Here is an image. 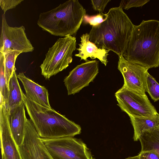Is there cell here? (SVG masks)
Returning <instances> with one entry per match:
<instances>
[{
	"label": "cell",
	"instance_id": "obj_1",
	"mask_svg": "<svg viewBox=\"0 0 159 159\" xmlns=\"http://www.w3.org/2000/svg\"><path fill=\"white\" fill-rule=\"evenodd\" d=\"M123 7L120 4L110 8L107 20L92 26L89 34L90 41L98 48L111 51L119 57L124 56L134 26Z\"/></svg>",
	"mask_w": 159,
	"mask_h": 159
},
{
	"label": "cell",
	"instance_id": "obj_2",
	"mask_svg": "<svg viewBox=\"0 0 159 159\" xmlns=\"http://www.w3.org/2000/svg\"><path fill=\"white\" fill-rule=\"evenodd\" d=\"M123 57L148 69L159 66V21L143 20L134 25Z\"/></svg>",
	"mask_w": 159,
	"mask_h": 159
},
{
	"label": "cell",
	"instance_id": "obj_3",
	"mask_svg": "<svg viewBox=\"0 0 159 159\" xmlns=\"http://www.w3.org/2000/svg\"><path fill=\"white\" fill-rule=\"evenodd\" d=\"M23 102L30 119L41 138L74 137L80 134V126L52 108L42 106L22 93Z\"/></svg>",
	"mask_w": 159,
	"mask_h": 159
},
{
	"label": "cell",
	"instance_id": "obj_4",
	"mask_svg": "<svg viewBox=\"0 0 159 159\" xmlns=\"http://www.w3.org/2000/svg\"><path fill=\"white\" fill-rule=\"evenodd\" d=\"M86 12L78 0H69L40 13L37 24L43 30L55 36H75Z\"/></svg>",
	"mask_w": 159,
	"mask_h": 159
},
{
	"label": "cell",
	"instance_id": "obj_5",
	"mask_svg": "<svg viewBox=\"0 0 159 159\" xmlns=\"http://www.w3.org/2000/svg\"><path fill=\"white\" fill-rule=\"evenodd\" d=\"M75 37L68 35L58 39L49 48L40 67L41 74L46 80L65 69L72 61L73 53L76 49Z\"/></svg>",
	"mask_w": 159,
	"mask_h": 159
},
{
	"label": "cell",
	"instance_id": "obj_6",
	"mask_svg": "<svg viewBox=\"0 0 159 159\" xmlns=\"http://www.w3.org/2000/svg\"><path fill=\"white\" fill-rule=\"evenodd\" d=\"M40 139L53 159H95L80 139L66 137Z\"/></svg>",
	"mask_w": 159,
	"mask_h": 159
},
{
	"label": "cell",
	"instance_id": "obj_7",
	"mask_svg": "<svg viewBox=\"0 0 159 159\" xmlns=\"http://www.w3.org/2000/svg\"><path fill=\"white\" fill-rule=\"evenodd\" d=\"M117 105L129 116L152 117L159 114L146 94L131 90L124 85L115 93Z\"/></svg>",
	"mask_w": 159,
	"mask_h": 159
},
{
	"label": "cell",
	"instance_id": "obj_8",
	"mask_svg": "<svg viewBox=\"0 0 159 159\" xmlns=\"http://www.w3.org/2000/svg\"><path fill=\"white\" fill-rule=\"evenodd\" d=\"M0 44V52L3 54L13 51L31 52L34 49L27 38L25 27L9 26L4 13L2 16Z\"/></svg>",
	"mask_w": 159,
	"mask_h": 159
},
{
	"label": "cell",
	"instance_id": "obj_9",
	"mask_svg": "<svg viewBox=\"0 0 159 159\" xmlns=\"http://www.w3.org/2000/svg\"><path fill=\"white\" fill-rule=\"evenodd\" d=\"M98 61H88L77 66L64 80L68 95L79 93L93 82L99 72Z\"/></svg>",
	"mask_w": 159,
	"mask_h": 159
},
{
	"label": "cell",
	"instance_id": "obj_10",
	"mask_svg": "<svg viewBox=\"0 0 159 159\" xmlns=\"http://www.w3.org/2000/svg\"><path fill=\"white\" fill-rule=\"evenodd\" d=\"M118 69L124 79V85L142 94H146L147 68L126 60L123 56L119 57Z\"/></svg>",
	"mask_w": 159,
	"mask_h": 159
},
{
	"label": "cell",
	"instance_id": "obj_11",
	"mask_svg": "<svg viewBox=\"0 0 159 159\" xmlns=\"http://www.w3.org/2000/svg\"><path fill=\"white\" fill-rule=\"evenodd\" d=\"M18 148L22 159H53L30 119H27L24 140Z\"/></svg>",
	"mask_w": 159,
	"mask_h": 159
},
{
	"label": "cell",
	"instance_id": "obj_12",
	"mask_svg": "<svg viewBox=\"0 0 159 159\" xmlns=\"http://www.w3.org/2000/svg\"><path fill=\"white\" fill-rule=\"evenodd\" d=\"M0 132L2 157L4 159H22L18 146L12 136L8 112L4 98L0 96Z\"/></svg>",
	"mask_w": 159,
	"mask_h": 159
},
{
	"label": "cell",
	"instance_id": "obj_13",
	"mask_svg": "<svg viewBox=\"0 0 159 159\" xmlns=\"http://www.w3.org/2000/svg\"><path fill=\"white\" fill-rule=\"evenodd\" d=\"M81 43L79 44V48L77 49L79 52L75 56L80 58V60L88 61L87 58L92 59H98L102 64L106 66L107 62V56L110 51L105 48H98L89 40V34H83L80 37Z\"/></svg>",
	"mask_w": 159,
	"mask_h": 159
},
{
	"label": "cell",
	"instance_id": "obj_14",
	"mask_svg": "<svg viewBox=\"0 0 159 159\" xmlns=\"http://www.w3.org/2000/svg\"><path fill=\"white\" fill-rule=\"evenodd\" d=\"M8 112L11 130L18 146L21 144L24 140L27 119L23 102Z\"/></svg>",
	"mask_w": 159,
	"mask_h": 159
},
{
	"label": "cell",
	"instance_id": "obj_15",
	"mask_svg": "<svg viewBox=\"0 0 159 159\" xmlns=\"http://www.w3.org/2000/svg\"><path fill=\"white\" fill-rule=\"evenodd\" d=\"M17 77L23 84L26 96L35 102L49 108L48 90L45 87L35 83L27 77L23 73H20Z\"/></svg>",
	"mask_w": 159,
	"mask_h": 159
},
{
	"label": "cell",
	"instance_id": "obj_16",
	"mask_svg": "<svg viewBox=\"0 0 159 159\" xmlns=\"http://www.w3.org/2000/svg\"><path fill=\"white\" fill-rule=\"evenodd\" d=\"M134 129V140H139L143 133L154 128L159 125V114L152 117H138L130 116Z\"/></svg>",
	"mask_w": 159,
	"mask_h": 159
},
{
	"label": "cell",
	"instance_id": "obj_17",
	"mask_svg": "<svg viewBox=\"0 0 159 159\" xmlns=\"http://www.w3.org/2000/svg\"><path fill=\"white\" fill-rule=\"evenodd\" d=\"M17 75L14 71L9 80V95L7 103L6 105L8 111L23 102L22 91L17 80Z\"/></svg>",
	"mask_w": 159,
	"mask_h": 159
},
{
	"label": "cell",
	"instance_id": "obj_18",
	"mask_svg": "<svg viewBox=\"0 0 159 159\" xmlns=\"http://www.w3.org/2000/svg\"><path fill=\"white\" fill-rule=\"evenodd\" d=\"M141 151L153 150L159 154V131L156 127L145 131L139 139Z\"/></svg>",
	"mask_w": 159,
	"mask_h": 159
},
{
	"label": "cell",
	"instance_id": "obj_19",
	"mask_svg": "<svg viewBox=\"0 0 159 159\" xmlns=\"http://www.w3.org/2000/svg\"><path fill=\"white\" fill-rule=\"evenodd\" d=\"M21 52L13 51L5 54V72L6 80V83L8 88L10 80L13 72L16 71V68L15 63L16 58L20 53Z\"/></svg>",
	"mask_w": 159,
	"mask_h": 159
},
{
	"label": "cell",
	"instance_id": "obj_20",
	"mask_svg": "<svg viewBox=\"0 0 159 159\" xmlns=\"http://www.w3.org/2000/svg\"><path fill=\"white\" fill-rule=\"evenodd\" d=\"M4 55L0 52V95L5 100L7 105L9 89L6 83L5 72Z\"/></svg>",
	"mask_w": 159,
	"mask_h": 159
},
{
	"label": "cell",
	"instance_id": "obj_21",
	"mask_svg": "<svg viewBox=\"0 0 159 159\" xmlns=\"http://www.w3.org/2000/svg\"><path fill=\"white\" fill-rule=\"evenodd\" d=\"M146 91L154 102L159 100V84L149 73L146 78Z\"/></svg>",
	"mask_w": 159,
	"mask_h": 159
},
{
	"label": "cell",
	"instance_id": "obj_22",
	"mask_svg": "<svg viewBox=\"0 0 159 159\" xmlns=\"http://www.w3.org/2000/svg\"><path fill=\"white\" fill-rule=\"evenodd\" d=\"M107 17V13L104 14L102 12H99L98 14L93 16H89L86 14L83 22L85 24H89L92 26H95L105 21Z\"/></svg>",
	"mask_w": 159,
	"mask_h": 159
},
{
	"label": "cell",
	"instance_id": "obj_23",
	"mask_svg": "<svg viewBox=\"0 0 159 159\" xmlns=\"http://www.w3.org/2000/svg\"><path fill=\"white\" fill-rule=\"evenodd\" d=\"M23 0H0V6L3 13L9 9L15 8Z\"/></svg>",
	"mask_w": 159,
	"mask_h": 159
},
{
	"label": "cell",
	"instance_id": "obj_24",
	"mask_svg": "<svg viewBox=\"0 0 159 159\" xmlns=\"http://www.w3.org/2000/svg\"><path fill=\"white\" fill-rule=\"evenodd\" d=\"M149 0H129L125 1V5L123 7L126 10L133 7H142L145 4L149 2Z\"/></svg>",
	"mask_w": 159,
	"mask_h": 159
},
{
	"label": "cell",
	"instance_id": "obj_25",
	"mask_svg": "<svg viewBox=\"0 0 159 159\" xmlns=\"http://www.w3.org/2000/svg\"><path fill=\"white\" fill-rule=\"evenodd\" d=\"M91 4L93 9L98 11L99 12H102L108 3L110 2V0H91Z\"/></svg>",
	"mask_w": 159,
	"mask_h": 159
},
{
	"label": "cell",
	"instance_id": "obj_26",
	"mask_svg": "<svg viewBox=\"0 0 159 159\" xmlns=\"http://www.w3.org/2000/svg\"><path fill=\"white\" fill-rule=\"evenodd\" d=\"M138 155L139 159H159V154L153 150L141 151Z\"/></svg>",
	"mask_w": 159,
	"mask_h": 159
},
{
	"label": "cell",
	"instance_id": "obj_27",
	"mask_svg": "<svg viewBox=\"0 0 159 159\" xmlns=\"http://www.w3.org/2000/svg\"><path fill=\"white\" fill-rule=\"evenodd\" d=\"M125 159H139L138 155L133 157H129Z\"/></svg>",
	"mask_w": 159,
	"mask_h": 159
},
{
	"label": "cell",
	"instance_id": "obj_28",
	"mask_svg": "<svg viewBox=\"0 0 159 159\" xmlns=\"http://www.w3.org/2000/svg\"><path fill=\"white\" fill-rule=\"evenodd\" d=\"M157 128V129L159 131V125H158L156 126Z\"/></svg>",
	"mask_w": 159,
	"mask_h": 159
},
{
	"label": "cell",
	"instance_id": "obj_29",
	"mask_svg": "<svg viewBox=\"0 0 159 159\" xmlns=\"http://www.w3.org/2000/svg\"><path fill=\"white\" fill-rule=\"evenodd\" d=\"M1 159H4L3 157H1Z\"/></svg>",
	"mask_w": 159,
	"mask_h": 159
}]
</instances>
